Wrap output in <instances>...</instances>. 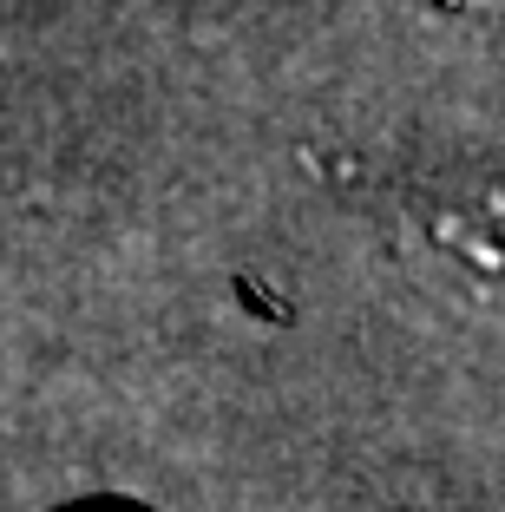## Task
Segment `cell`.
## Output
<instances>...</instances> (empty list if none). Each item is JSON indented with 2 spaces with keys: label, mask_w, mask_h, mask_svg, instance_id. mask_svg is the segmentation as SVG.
<instances>
[{
  "label": "cell",
  "mask_w": 505,
  "mask_h": 512,
  "mask_svg": "<svg viewBox=\"0 0 505 512\" xmlns=\"http://www.w3.org/2000/svg\"><path fill=\"white\" fill-rule=\"evenodd\" d=\"M492 7H505V0H492Z\"/></svg>",
  "instance_id": "6da1fadb"
}]
</instances>
